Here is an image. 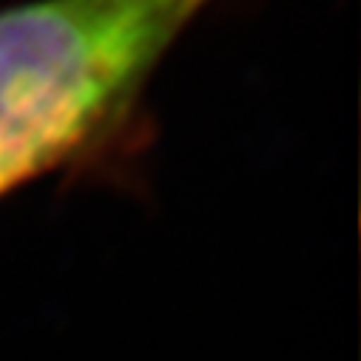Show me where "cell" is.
Instances as JSON below:
<instances>
[{
  "mask_svg": "<svg viewBox=\"0 0 361 361\" xmlns=\"http://www.w3.org/2000/svg\"><path fill=\"white\" fill-rule=\"evenodd\" d=\"M211 0H29L0 9V197L117 131Z\"/></svg>",
  "mask_w": 361,
  "mask_h": 361,
  "instance_id": "6da1fadb",
  "label": "cell"
}]
</instances>
